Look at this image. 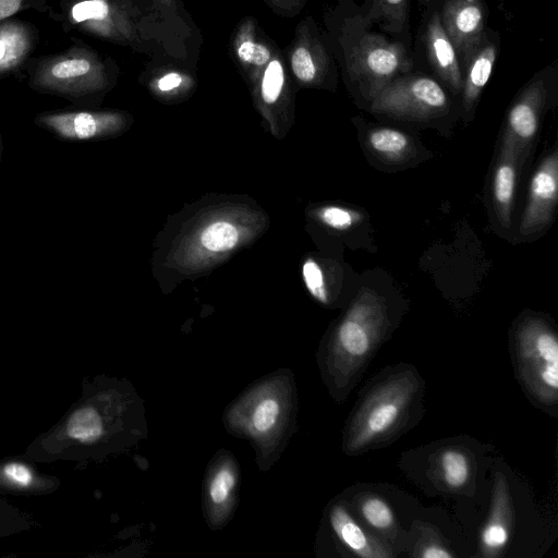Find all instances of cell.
<instances>
[{
  "instance_id": "6da1fadb",
  "label": "cell",
  "mask_w": 558,
  "mask_h": 558,
  "mask_svg": "<svg viewBox=\"0 0 558 558\" xmlns=\"http://www.w3.org/2000/svg\"><path fill=\"white\" fill-rule=\"evenodd\" d=\"M426 381L407 362L387 365L359 390L342 430L341 449L357 457L388 447L423 418Z\"/></svg>"
},
{
  "instance_id": "7a4b0ae2",
  "label": "cell",
  "mask_w": 558,
  "mask_h": 558,
  "mask_svg": "<svg viewBox=\"0 0 558 558\" xmlns=\"http://www.w3.org/2000/svg\"><path fill=\"white\" fill-rule=\"evenodd\" d=\"M397 324L396 312L374 291L362 290L353 300L319 353L323 377L336 402L348 399Z\"/></svg>"
},
{
  "instance_id": "3957f363",
  "label": "cell",
  "mask_w": 558,
  "mask_h": 558,
  "mask_svg": "<svg viewBox=\"0 0 558 558\" xmlns=\"http://www.w3.org/2000/svg\"><path fill=\"white\" fill-rule=\"evenodd\" d=\"M493 449L472 436L456 435L402 452L399 466L429 497L471 499L486 481Z\"/></svg>"
},
{
  "instance_id": "277c9868",
  "label": "cell",
  "mask_w": 558,
  "mask_h": 558,
  "mask_svg": "<svg viewBox=\"0 0 558 558\" xmlns=\"http://www.w3.org/2000/svg\"><path fill=\"white\" fill-rule=\"evenodd\" d=\"M514 378L529 402L558 418V332L543 315L524 314L509 331Z\"/></svg>"
},
{
  "instance_id": "5b68a950",
  "label": "cell",
  "mask_w": 558,
  "mask_h": 558,
  "mask_svg": "<svg viewBox=\"0 0 558 558\" xmlns=\"http://www.w3.org/2000/svg\"><path fill=\"white\" fill-rule=\"evenodd\" d=\"M490 500L487 517L480 529L475 557H507L515 548L521 511L518 495L521 485L511 470L493 462L490 468Z\"/></svg>"
},
{
  "instance_id": "8992f818",
  "label": "cell",
  "mask_w": 558,
  "mask_h": 558,
  "mask_svg": "<svg viewBox=\"0 0 558 558\" xmlns=\"http://www.w3.org/2000/svg\"><path fill=\"white\" fill-rule=\"evenodd\" d=\"M371 109L396 119L424 121L444 116L449 109V98L434 78L403 74L376 94Z\"/></svg>"
},
{
  "instance_id": "52a82bcc",
  "label": "cell",
  "mask_w": 558,
  "mask_h": 558,
  "mask_svg": "<svg viewBox=\"0 0 558 558\" xmlns=\"http://www.w3.org/2000/svg\"><path fill=\"white\" fill-rule=\"evenodd\" d=\"M412 66L409 54L400 43L367 34L353 47L350 72L366 89L372 100L376 94L396 77L407 74Z\"/></svg>"
},
{
  "instance_id": "ba28073f",
  "label": "cell",
  "mask_w": 558,
  "mask_h": 558,
  "mask_svg": "<svg viewBox=\"0 0 558 558\" xmlns=\"http://www.w3.org/2000/svg\"><path fill=\"white\" fill-rule=\"evenodd\" d=\"M352 513L399 556L408 550L411 530L401 524L395 506L378 488L359 484L343 496Z\"/></svg>"
},
{
  "instance_id": "9c48e42d",
  "label": "cell",
  "mask_w": 558,
  "mask_h": 558,
  "mask_svg": "<svg viewBox=\"0 0 558 558\" xmlns=\"http://www.w3.org/2000/svg\"><path fill=\"white\" fill-rule=\"evenodd\" d=\"M547 98L545 80L535 77L524 86L508 110L502 137L513 144L521 160L538 133Z\"/></svg>"
},
{
  "instance_id": "30bf717a",
  "label": "cell",
  "mask_w": 558,
  "mask_h": 558,
  "mask_svg": "<svg viewBox=\"0 0 558 558\" xmlns=\"http://www.w3.org/2000/svg\"><path fill=\"white\" fill-rule=\"evenodd\" d=\"M558 199V156L554 150L533 173L519 231L531 235L545 229L554 217Z\"/></svg>"
},
{
  "instance_id": "8fae6325",
  "label": "cell",
  "mask_w": 558,
  "mask_h": 558,
  "mask_svg": "<svg viewBox=\"0 0 558 558\" xmlns=\"http://www.w3.org/2000/svg\"><path fill=\"white\" fill-rule=\"evenodd\" d=\"M328 517L332 534L350 556L362 558L398 557L389 545L371 532L352 513L344 497L332 502Z\"/></svg>"
},
{
  "instance_id": "7c38bea8",
  "label": "cell",
  "mask_w": 558,
  "mask_h": 558,
  "mask_svg": "<svg viewBox=\"0 0 558 558\" xmlns=\"http://www.w3.org/2000/svg\"><path fill=\"white\" fill-rule=\"evenodd\" d=\"M440 21L461 59L484 35V9L480 0H448Z\"/></svg>"
},
{
  "instance_id": "4fadbf2b",
  "label": "cell",
  "mask_w": 558,
  "mask_h": 558,
  "mask_svg": "<svg viewBox=\"0 0 558 558\" xmlns=\"http://www.w3.org/2000/svg\"><path fill=\"white\" fill-rule=\"evenodd\" d=\"M97 74L98 68L93 59L73 53L46 65L37 83L44 88L74 93L92 85Z\"/></svg>"
},
{
  "instance_id": "5bb4252c",
  "label": "cell",
  "mask_w": 558,
  "mask_h": 558,
  "mask_svg": "<svg viewBox=\"0 0 558 558\" xmlns=\"http://www.w3.org/2000/svg\"><path fill=\"white\" fill-rule=\"evenodd\" d=\"M425 44L429 63L435 73L454 94L461 93L462 70L452 43L447 36L438 13L428 22Z\"/></svg>"
},
{
  "instance_id": "9a60e30c",
  "label": "cell",
  "mask_w": 558,
  "mask_h": 558,
  "mask_svg": "<svg viewBox=\"0 0 558 558\" xmlns=\"http://www.w3.org/2000/svg\"><path fill=\"white\" fill-rule=\"evenodd\" d=\"M497 46L484 34L462 59V100L466 111L476 105L487 84L497 58Z\"/></svg>"
},
{
  "instance_id": "2e32d148",
  "label": "cell",
  "mask_w": 558,
  "mask_h": 558,
  "mask_svg": "<svg viewBox=\"0 0 558 558\" xmlns=\"http://www.w3.org/2000/svg\"><path fill=\"white\" fill-rule=\"evenodd\" d=\"M522 162L513 144L502 137L499 157L493 173V204L500 223L509 227L515 194L519 163Z\"/></svg>"
},
{
  "instance_id": "e0dca14e",
  "label": "cell",
  "mask_w": 558,
  "mask_h": 558,
  "mask_svg": "<svg viewBox=\"0 0 558 558\" xmlns=\"http://www.w3.org/2000/svg\"><path fill=\"white\" fill-rule=\"evenodd\" d=\"M106 113L89 111H60L44 113L37 124L63 141H86L100 134L112 121Z\"/></svg>"
},
{
  "instance_id": "ac0fdd59",
  "label": "cell",
  "mask_w": 558,
  "mask_h": 558,
  "mask_svg": "<svg viewBox=\"0 0 558 558\" xmlns=\"http://www.w3.org/2000/svg\"><path fill=\"white\" fill-rule=\"evenodd\" d=\"M408 555L416 558H456L444 535L428 522L414 520L411 524Z\"/></svg>"
},
{
  "instance_id": "d6986e66",
  "label": "cell",
  "mask_w": 558,
  "mask_h": 558,
  "mask_svg": "<svg viewBox=\"0 0 558 558\" xmlns=\"http://www.w3.org/2000/svg\"><path fill=\"white\" fill-rule=\"evenodd\" d=\"M369 148L388 161H403L413 151L411 138L403 132L391 128H375L368 132Z\"/></svg>"
},
{
  "instance_id": "ffe728a7",
  "label": "cell",
  "mask_w": 558,
  "mask_h": 558,
  "mask_svg": "<svg viewBox=\"0 0 558 558\" xmlns=\"http://www.w3.org/2000/svg\"><path fill=\"white\" fill-rule=\"evenodd\" d=\"M31 46L26 28L8 23L0 26V72L15 68L27 54Z\"/></svg>"
},
{
  "instance_id": "44dd1931",
  "label": "cell",
  "mask_w": 558,
  "mask_h": 558,
  "mask_svg": "<svg viewBox=\"0 0 558 558\" xmlns=\"http://www.w3.org/2000/svg\"><path fill=\"white\" fill-rule=\"evenodd\" d=\"M326 60L319 47L301 45L294 49L291 57V66L294 75L304 83H311L323 75Z\"/></svg>"
},
{
  "instance_id": "7402d4cb",
  "label": "cell",
  "mask_w": 558,
  "mask_h": 558,
  "mask_svg": "<svg viewBox=\"0 0 558 558\" xmlns=\"http://www.w3.org/2000/svg\"><path fill=\"white\" fill-rule=\"evenodd\" d=\"M101 433V417L94 408H82L75 411L66 424L68 436L81 442H94Z\"/></svg>"
},
{
  "instance_id": "603a6c76",
  "label": "cell",
  "mask_w": 558,
  "mask_h": 558,
  "mask_svg": "<svg viewBox=\"0 0 558 558\" xmlns=\"http://www.w3.org/2000/svg\"><path fill=\"white\" fill-rule=\"evenodd\" d=\"M239 241L236 228L227 221L209 225L201 235L202 244L209 251L222 252L231 250Z\"/></svg>"
},
{
  "instance_id": "cb8c5ba5",
  "label": "cell",
  "mask_w": 558,
  "mask_h": 558,
  "mask_svg": "<svg viewBox=\"0 0 558 558\" xmlns=\"http://www.w3.org/2000/svg\"><path fill=\"white\" fill-rule=\"evenodd\" d=\"M320 220L328 227L345 231L362 221L363 215L342 206H327L319 211Z\"/></svg>"
},
{
  "instance_id": "d4e9b609",
  "label": "cell",
  "mask_w": 558,
  "mask_h": 558,
  "mask_svg": "<svg viewBox=\"0 0 558 558\" xmlns=\"http://www.w3.org/2000/svg\"><path fill=\"white\" fill-rule=\"evenodd\" d=\"M377 17H381L389 29L398 31L407 21L408 0H373Z\"/></svg>"
},
{
  "instance_id": "484cf974",
  "label": "cell",
  "mask_w": 558,
  "mask_h": 558,
  "mask_svg": "<svg viewBox=\"0 0 558 558\" xmlns=\"http://www.w3.org/2000/svg\"><path fill=\"white\" fill-rule=\"evenodd\" d=\"M109 12L106 0H84L73 5L71 15L74 22L87 23L88 26H93L107 20Z\"/></svg>"
},
{
  "instance_id": "4316f807",
  "label": "cell",
  "mask_w": 558,
  "mask_h": 558,
  "mask_svg": "<svg viewBox=\"0 0 558 558\" xmlns=\"http://www.w3.org/2000/svg\"><path fill=\"white\" fill-rule=\"evenodd\" d=\"M283 84V68L278 59H274L268 63L262 81V96L264 101L274 104L279 98Z\"/></svg>"
},
{
  "instance_id": "83f0119b",
  "label": "cell",
  "mask_w": 558,
  "mask_h": 558,
  "mask_svg": "<svg viewBox=\"0 0 558 558\" xmlns=\"http://www.w3.org/2000/svg\"><path fill=\"white\" fill-rule=\"evenodd\" d=\"M303 278L306 283L308 291L323 303H327L328 295L325 288L324 274L319 265L307 259L303 265Z\"/></svg>"
},
{
  "instance_id": "f1b7e54d",
  "label": "cell",
  "mask_w": 558,
  "mask_h": 558,
  "mask_svg": "<svg viewBox=\"0 0 558 558\" xmlns=\"http://www.w3.org/2000/svg\"><path fill=\"white\" fill-rule=\"evenodd\" d=\"M279 414V404L275 399L263 400L255 409L252 423L257 432L264 433L270 429Z\"/></svg>"
},
{
  "instance_id": "f546056e",
  "label": "cell",
  "mask_w": 558,
  "mask_h": 558,
  "mask_svg": "<svg viewBox=\"0 0 558 558\" xmlns=\"http://www.w3.org/2000/svg\"><path fill=\"white\" fill-rule=\"evenodd\" d=\"M234 486V476L229 469H221L218 471L209 488L211 500L215 504L223 502L230 495L231 489Z\"/></svg>"
},
{
  "instance_id": "4dcf8cb0",
  "label": "cell",
  "mask_w": 558,
  "mask_h": 558,
  "mask_svg": "<svg viewBox=\"0 0 558 558\" xmlns=\"http://www.w3.org/2000/svg\"><path fill=\"white\" fill-rule=\"evenodd\" d=\"M238 57L243 62L254 65H264L270 59V51L267 47L260 44L252 40H244L238 47Z\"/></svg>"
},
{
  "instance_id": "1f68e13d",
  "label": "cell",
  "mask_w": 558,
  "mask_h": 558,
  "mask_svg": "<svg viewBox=\"0 0 558 558\" xmlns=\"http://www.w3.org/2000/svg\"><path fill=\"white\" fill-rule=\"evenodd\" d=\"M5 478L20 487H26L34 481L33 472L28 466L20 462L8 463L3 469Z\"/></svg>"
},
{
  "instance_id": "d6a6232c",
  "label": "cell",
  "mask_w": 558,
  "mask_h": 558,
  "mask_svg": "<svg viewBox=\"0 0 558 558\" xmlns=\"http://www.w3.org/2000/svg\"><path fill=\"white\" fill-rule=\"evenodd\" d=\"M182 77L178 73H168L158 81L160 90L168 92L180 86Z\"/></svg>"
},
{
  "instance_id": "836d02e7",
  "label": "cell",
  "mask_w": 558,
  "mask_h": 558,
  "mask_svg": "<svg viewBox=\"0 0 558 558\" xmlns=\"http://www.w3.org/2000/svg\"><path fill=\"white\" fill-rule=\"evenodd\" d=\"M23 0H0V20L14 14L21 7Z\"/></svg>"
}]
</instances>
